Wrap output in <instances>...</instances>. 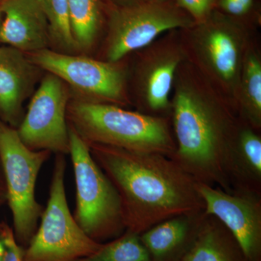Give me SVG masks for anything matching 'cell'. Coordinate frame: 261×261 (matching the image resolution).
Returning a JSON list of instances; mask_svg holds the SVG:
<instances>
[{"label": "cell", "mask_w": 261, "mask_h": 261, "mask_svg": "<svg viewBox=\"0 0 261 261\" xmlns=\"http://www.w3.org/2000/svg\"><path fill=\"white\" fill-rule=\"evenodd\" d=\"M181 53L166 48L146 62L140 73V87L146 106L154 111L166 109L175 75L181 64Z\"/></svg>", "instance_id": "16"}, {"label": "cell", "mask_w": 261, "mask_h": 261, "mask_svg": "<svg viewBox=\"0 0 261 261\" xmlns=\"http://www.w3.org/2000/svg\"><path fill=\"white\" fill-rule=\"evenodd\" d=\"M27 56L44 72L63 81L70 90L78 94L76 99L116 106L126 102V73L118 63L50 49L27 53Z\"/></svg>", "instance_id": "8"}, {"label": "cell", "mask_w": 261, "mask_h": 261, "mask_svg": "<svg viewBox=\"0 0 261 261\" xmlns=\"http://www.w3.org/2000/svg\"><path fill=\"white\" fill-rule=\"evenodd\" d=\"M113 1L118 3V5H125L137 3V2L142 1V0H113Z\"/></svg>", "instance_id": "26"}, {"label": "cell", "mask_w": 261, "mask_h": 261, "mask_svg": "<svg viewBox=\"0 0 261 261\" xmlns=\"http://www.w3.org/2000/svg\"><path fill=\"white\" fill-rule=\"evenodd\" d=\"M75 261H151L140 234L130 231L106 244L89 256Z\"/></svg>", "instance_id": "21"}, {"label": "cell", "mask_w": 261, "mask_h": 261, "mask_svg": "<svg viewBox=\"0 0 261 261\" xmlns=\"http://www.w3.org/2000/svg\"><path fill=\"white\" fill-rule=\"evenodd\" d=\"M0 239L5 249L3 261H23L25 248L17 241L13 229L5 223L0 224Z\"/></svg>", "instance_id": "22"}, {"label": "cell", "mask_w": 261, "mask_h": 261, "mask_svg": "<svg viewBox=\"0 0 261 261\" xmlns=\"http://www.w3.org/2000/svg\"><path fill=\"white\" fill-rule=\"evenodd\" d=\"M5 251V249L4 244H3V241H2L1 239H0V261H3V258H4Z\"/></svg>", "instance_id": "27"}, {"label": "cell", "mask_w": 261, "mask_h": 261, "mask_svg": "<svg viewBox=\"0 0 261 261\" xmlns=\"http://www.w3.org/2000/svg\"><path fill=\"white\" fill-rule=\"evenodd\" d=\"M87 145L119 195L127 231L140 234L173 216L205 210L197 181L171 158Z\"/></svg>", "instance_id": "1"}, {"label": "cell", "mask_w": 261, "mask_h": 261, "mask_svg": "<svg viewBox=\"0 0 261 261\" xmlns=\"http://www.w3.org/2000/svg\"><path fill=\"white\" fill-rule=\"evenodd\" d=\"M223 104L195 77H179L173 102L176 151L171 159L196 181L232 192L228 163L238 118Z\"/></svg>", "instance_id": "2"}, {"label": "cell", "mask_w": 261, "mask_h": 261, "mask_svg": "<svg viewBox=\"0 0 261 261\" xmlns=\"http://www.w3.org/2000/svg\"><path fill=\"white\" fill-rule=\"evenodd\" d=\"M31 98L16 128L20 140L33 150L69 154L67 110L71 93L68 86L56 75L46 73Z\"/></svg>", "instance_id": "9"}, {"label": "cell", "mask_w": 261, "mask_h": 261, "mask_svg": "<svg viewBox=\"0 0 261 261\" xmlns=\"http://www.w3.org/2000/svg\"><path fill=\"white\" fill-rule=\"evenodd\" d=\"M48 24L49 49L65 53L80 54L72 31L68 0H41Z\"/></svg>", "instance_id": "20"}, {"label": "cell", "mask_w": 261, "mask_h": 261, "mask_svg": "<svg viewBox=\"0 0 261 261\" xmlns=\"http://www.w3.org/2000/svg\"><path fill=\"white\" fill-rule=\"evenodd\" d=\"M253 0H220L221 8L228 15L241 16L248 13Z\"/></svg>", "instance_id": "24"}, {"label": "cell", "mask_w": 261, "mask_h": 261, "mask_svg": "<svg viewBox=\"0 0 261 261\" xmlns=\"http://www.w3.org/2000/svg\"><path fill=\"white\" fill-rule=\"evenodd\" d=\"M205 210L173 216L140 233L151 261H181L195 243Z\"/></svg>", "instance_id": "14"}, {"label": "cell", "mask_w": 261, "mask_h": 261, "mask_svg": "<svg viewBox=\"0 0 261 261\" xmlns=\"http://www.w3.org/2000/svg\"><path fill=\"white\" fill-rule=\"evenodd\" d=\"M68 132L76 190L75 221L98 243L118 238L126 228L116 187L94 159L87 142L69 124Z\"/></svg>", "instance_id": "4"}, {"label": "cell", "mask_w": 261, "mask_h": 261, "mask_svg": "<svg viewBox=\"0 0 261 261\" xmlns=\"http://www.w3.org/2000/svg\"><path fill=\"white\" fill-rule=\"evenodd\" d=\"M196 50L207 73L230 94L238 96L244 56L241 25L228 15L213 12L198 23Z\"/></svg>", "instance_id": "10"}, {"label": "cell", "mask_w": 261, "mask_h": 261, "mask_svg": "<svg viewBox=\"0 0 261 261\" xmlns=\"http://www.w3.org/2000/svg\"><path fill=\"white\" fill-rule=\"evenodd\" d=\"M181 261H246L227 228L211 215L206 216L195 243Z\"/></svg>", "instance_id": "17"}, {"label": "cell", "mask_w": 261, "mask_h": 261, "mask_svg": "<svg viewBox=\"0 0 261 261\" xmlns=\"http://www.w3.org/2000/svg\"><path fill=\"white\" fill-rule=\"evenodd\" d=\"M145 1L158 2V3H162V2H166V0H145Z\"/></svg>", "instance_id": "29"}, {"label": "cell", "mask_w": 261, "mask_h": 261, "mask_svg": "<svg viewBox=\"0 0 261 261\" xmlns=\"http://www.w3.org/2000/svg\"><path fill=\"white\" fill-rule=\"evenodd\" d=\"M179 8L186 10L197 23L212 13L215 0H176Z\"/></svg>", "instance_id": "23"}, {"label": "cell", "mask_w": 261, "mask_h": 261, "mask_svg": "<svg viewBox=\"0 0 261 261\" xmlns=\"http://www.w3.org/2000/svg\"><path fill=\"white\" fill-rule=\"evenodd\" d=\"M68 124L87 143L112 146L172 158L176 142L161 117L127 111L118 106L70 99Z\"/></svg>", "instance_id": "3"}, {"label": "cell", "mask_w": 261, "mask_h": 261, "mask_svg": "<svg viewBox=\"0 0 261 261\" xmlns=\"http://www.w3.org/2000/svg\"><path fill=\"white\" fill-rule=\"evenodd\" d=\"M237 109L240 118L255 129L261 126V62L253 50L246 51L244 56Z\"/></svg>", "instance_id": "18"}, {"label": "cell", "mask_w": 261, "mask_h": 261, "mask_svg": "<svg viewBox=\"0 0 261 261\" xmlns=\"http://www.w3.org/2000/svg\"><path fill=\"white\" fill-rule=\"evenodd\" d=\"M257 132L238 118L228 163L232 192L261 195V138Z\"/></svg>", "instance_id": "15"}, {"label": "cell", "mask_w": 261, "mask_h": 261, "mask_svg": "<svg viewBox=\"0 0 261 261\" xmlns=\"http://www.w3.org/2000/svg\"><path fill=\"white\" fill-rule=\"evenodd\" d=\"M193 23L191 17L166 2L142 0L117 5L108 18L106 61L118 63L132 51L148 46L162 33L190 28Z\"/></svg>", "instance_id": "7"}, {"label": "cell", "mask_w": 261, "mask_h": 261, "mask_svg": "<svg viewBox=\"0 0 261 261\" xmlns=\"http://www.w3.org/2000/svg\"><path fill=\"white\" fill-rule=\"evenodd\" d=\"M5 1V0H0V3H2V2Z\"/></svg>", "instance_id": "30"}, {"label": "cell", "mask_w": 261, "mask_h": 261, "mask_svg": "<svg viewBox=\"0 0 261 261\" xmlns=\"http://www.w3.org/2000/svg\"><path fill=\"white\" fill-rule=\"evenodd\" d=\"M44 70L25 53L0 46V120L17 128L24 116L23 104L35 92Z\"/></svg>", "instance_id": "12"}, {"label": "cell", "mask_w": 261, "mask_h": 261, "mask_svg": "<svg viewBox=\"0 0 261 261\" xmlns=\"http://www.w3.org/2000/svg\"><path fill=\"white\" fill-rule=\"evenodd\" d=\"M206 214L219 220L232 234L246 261H261V195L228 192L197 182Z\"/></svg>", "instance_id": "11"}, {"label": "cell", "mask_w": 261, "mask_h": 261, "mask_svg": "<svg viewBox=\"0 0 261 261\" xmlns=\"http://www.w3.org/2000/svg\"><path fill=\"white\" fill-rule=\"evenodd\" d=\"M48 150H33L20 140L15 128L0 120V162L11 211L15 239L27 247L39 226L44 207L36 200L39 171L50 158Z\"/></svg>", "instance_id": "5"}, {"label": "cell", "mask_w": 261, "mask_h": 261, "mask_svg": "<svg viewBox=\"0 0 261 261\" xmlns=\"http://www.w3.org/2000/svg\"><path fill=\"white\" fill-rule=\"evenodd\" d=\"M3 13L2 11L1 7H0V34H1L2 25H3ZM2 45L1 39H0V46Z\"/></svg>", "instance_id": "28"}, {"label": "cell", "mask_w": 261, "mask_h": 261, "mask_svg": "<svg viewBox=\"0 0 261 261\" xmlns=\"http://www.w3.org/2000/svg\"><path fill=\"white\" fill-rule=\"evenodd\" d=\"M0 39L25 53L49 49L47 18L41 0H5Z\"/></svg>", "instance_id": "13"}, {"label": "cell", "mask_w": 261, "mask_h": 261, "mask_svg": "<svg viewBox=\"0 0 261 261\" xmlns=\"http://www.w3.org/2000/svg\"><path fill=\"white\" fill-rule=\"evenodd\" d=\"M7 202V190L5 185L4 175H3V168L0 162V206Z\"/></svg>", "instance_id": "25"}, {"label": "cell", "mask_w": 261, "mask_h": 261, "mask_svg": "<svg viewBox=\"0 0 261 261\" xmlns=\"http://www.w3.org/2000/svg\"><path fill=\"white\" fill-rule=\"evenodd\" d=\"M72 31L80 54L97 42L104 22V0H68Z\"/></svg>", "instance_id": "19"}, {"label": "cell", "mask_w": 261, "mask_h": 261, "mask_svg": "<svg viewBox=\"0 0 261 261\" xmlns=\"http://www.w3.org/2000/svg\"><path fill=\"white\" fill-rule=\"evenodd\" d=\"M66 165L64 154H57L47 207L24 249L23 261H75L102 247L84 233L70 213L65 187Z\"/></svg>", "instance_id": "6"}]
</instances>
